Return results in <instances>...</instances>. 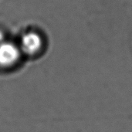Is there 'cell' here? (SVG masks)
<instances>
[{
	"instance_id": "cell-2",
	"label": "cell",
	"mask_w": 132,
	"mask_h": 132,
	"mask_svg": "<svg viewBox=\"0 0 132 132\" xmlns=\"http://www.w3.org/2000/svg\"><path fill=\"white\" fill-rule=\"evenodd\" d=\"M42 45L43 41L40 36L34 32H29L22 36L19 48L22 53L32 56L41 50Z\"/></svg>"
},
{
	"instance_id": "cell-1",
	"label": "cell",
	"mask_w": 132,
	"mask_h": 132,
	"mask_svg": "<svg viewBox=\"0 0 132 132\" xmlns=\"http://www.w3.org/2000/svg\"><path fill=\"white\" fill-rule=\"evenodd\" d=\"M19 46L14 43L3 41L0 43V67H11L14 66L21 56Z\"/></svg>"
},
{
	"instance_id": "cell-3",
	"label": "cell",
	"mask_w": 132,
	"mask_h": 132,
	"mask_svg": "<svg viewBox=\"0 0 132 132\" xmlns=\"http://www.w3.org/2000/svg\"><path fill=\"white\" fill-rule=\"evenodd\" d=\"M4 41V33L0 30V43Z\"/></svg>"
}]
</instances>
